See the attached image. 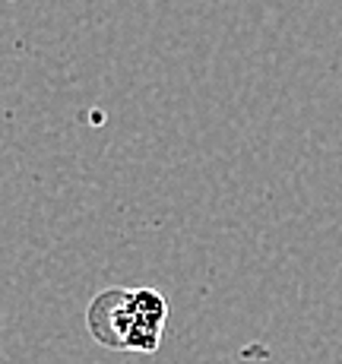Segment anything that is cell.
<instances>
[{"mask_svg": "<svg viewBox=\"0 0 342 364\" xmlns=\"http://www.w3.org/2000/svg\"><path fill=\"white\" fill-rule=\"evenodd\" d=\"M130 304H134V336L127 352L152 355L162 346L169 326V298L156 289H130Z\"/></svg>", "mask_w": 342, "mask_h": 364, "instance_id": "2", "label": "cell"}, {"mask_svg": "<svg viewBox=\"0 0 342 364\" xmlns=\"http://www.w3.org/2000/svg\"><path fill=\"white\" fill-rule=\"evenodd\" d=\"M86 330L99 346L127 352L130 336H134L130 289H102L86 307Z\"/></svg>", "mask_w": 342, "mask_h": 364, "instance_id": "1", "label": "cell"}]
</instances>
